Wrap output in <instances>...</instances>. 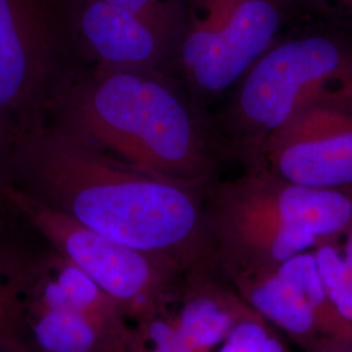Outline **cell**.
I'll list each match as a JSON object with an SVG mask.
<instances>
[{
    "label": "cell",
    "mask_w": 352,
    "mask_h": 352,
    "mask_svg": "<svg viewBox=\"0 0 352 352\" xmlns=\"http://www.w3.org/2000/svg\"><path fill=\"white\" fill-rule=\"evenodd\" d=\"M8 180L183 276L218 269L205 190L126 164L47 116L16 126Z\"/></svg>",
    "instance_id": "obj_1"
},
{
    "label": "cell",
    "mask_w": 352,
    "mask_h": 352,
    "mask_svg": "<svg viewBox=\"0 0 352 352\" xmlns=\"http://www.w3.org/2000/svg\"><path fill=\"white\" fill-rule=\"evenodd\" d=\"M47 118L126 164L202 190L225 162L210 111L173 74L85 68Z\"/></svg>",
    "instance_id": "obj_2"
},
{
    "label": "cell",
    "mask_w": 352,
    "mask_h": 352,
    "mask_svg": "<svg viewBox=\"0 0 352 352\" xmlns=\"http://www.w3.org/2000/svg\"><path fill=\"white\" fill-rule=\"evenodd\" d=\"M352 107V34L314 21L289 29L210 111L225 161L265 167L278 133L314 106Z\"/></svg>",
    "instance_id": "obj_3"
},
{
    "label": "cell",
    "mask_w": 352,
    "mask_h": 352,
    "mask_svg": "<svg viewBox=\"0 0 352 352\" xmlns=\"http://www.w3.org/2000/svg\"><path fill=\"white\" fill-rule=\"evenodd\" d=\"M204 199L221 270L277 267L352 227V188L302 187L266 167L217 177Z\"/></svg>",
    "instance_id": "obj_4"
},
{
    "label": "cell",
    "mask_w": 352,
    "mask_h": 352,
    "mask_svg": "<svg viewBox=\"0 0 352 352\" xmlns=\"http://www.w3.org/2000/svg\"><path fill=\"white\" fill-rule=\"evenodd\" d=\"M295 13L289 0H186L174 75L210 111L289 32Z\"/></svg>",
    "instance_id": "obj_5"
},
{
    "label": "cell",
    "mask_w": 352,
    "mask_h": 352,
    "mask_svg": "<svg viewBox=\"0 0 352 352\" xmlns=\"http://www.w3.org/2000/svg\"><path fill=\"white\" fill-rule=\"evenodd\" d=\"M76 0H0V118L19 126L46 118L85 69L76 42Z\"/></svg>",
    "instance_id": "obj_6"
},
{
    "label": "cell",
    "mask_w": 352,
    "mask_h": 352,
    "mask_svg": "<svg viewBox=\"0 0 352 352\" xmlns=\"http://www.w3.org/2000/svg\"><path fill=\"white\" fill-rule=\"evenodd\" d=\"M132 324L120 307L58 252L32 258L20 307L30 352H124Z\"/></svg>",
    "instance_id": "obj_7"
},
{
    "label": "cell",
    "mask_w": 352,
    "mask_h": 352,
    "mask_svg": "<svg viewBox=\"0 0 352 352\" xmlns=\"http://www.w3.org/2000/svg\"><path fill=\"white\" fill-rule=\"evenodd\" d=\"M0 199L47 240L54 251L88 274L132 325L157 312L188 277L84 226L10 180L0 182Z\"/></svg>",
    "instance_id": "obj_8"
},
{
    "label": "cell",
    "mask_w": 352,
    "mask_h": 352,
    "mask_svg": "<svg viewBox=\"0 0 352 352\" xmlns=\"http://www.w3.org/2000/svg\"><path fill=\"white\" fill-rule=\"evenodd\" d=\"M252 312L219 270L199 272L157 312L132 325L124 352H213Z\"/></svg>",
    "instance_id": "obj_9"
},
{
    "label": "cell",
    "mask_w": 352,
    "mask_h": 352,
    "mask_svg": "<svg viewBox=\"0 0 352 352\" xmlns=\"http://www.w3.org/2000/svg\"><path fill=\"white\" fill-rule=\"evenodd\" d=\"M265 167L309 188H352V107L314 106L273 140Z\"/></svg>",
    "instance_id": "obj_10"
},
{
    "label": "cell",
    "mask_w": 352,
    "mask_h": 352,
    "mask_svg": "<svg viewBox=\"0 0 352 352\" xmlns=\"http://www.w3.org/2000/svg\"><path fill=\"white\" fill-rule=\"evenodd\" d=\"M74 26L89 68L174 75L175 41L131 13L103 0H76Z\"/></svg>",
    "instance_id": "obj_11"
},
{
    "label": "cell",
    "mask_w": 352,
    "mask_h": 352,
    "mask_svg": "<svg viewBox=\"0 0 352 352\" xmlns=\"http://www.w3.org/2000/svg\"><path fill=\"white\" fill-rule=\"evenodd\" d=\"M241 299L278 331L307 352H327L315 311L299 286L277 267L221 272Z\"/></svg>",
    "instance_id": "obj_12"
},
{
    "label": "cell",
    "mask_w": 352,
    "mask_h": 352,
    "mask_svg": "<svg viewBox=\"0 0 352 352\" xmlns=\"http://www.w3.org/2000/svg\"><path fill=\"white\" fill-rule=\"evenodd\" d=\"M30 263L32 258L0 241V342H23L20 307Z\"/></svg>",
    "instance_id": "obj_13"
},
{
    "label": "cell",
    "mask_w": 352,
    "mask_h": 352,
    "mask_svg": "<svg viewBox=\"0 0 352 352\" xmlns=\"http://www.w3.org/2000/svg\"><path fill=\"white\" fill-rule=\"evenodd\" d=\"M314 253L330 302L337 314L352 325L351 266L327 240L321 241Z\"/></svg>",
    "instance_id": "obj_14"
},
{
    "label": "cell",
    "mask_w": 352,
    "mask_h": 352,
    "mask_svg": "<svg viewBox=\"0 0 352 352\" xmlns=\"http://www.w3.org/2000/svg\"><path fill=\"white\" fill-rule=\"evenodd\" d=\"M213 352H294L283 336L256 311L241 318Z\"/></svg>",
    "instance_id": "obj_15"
},
{
    "label": "cell",
    "mask_w": 352,
    "mask_h": 352,
    "mask_svg": "<svg viewBox=\"0 0 352 352\" xmlns=\"http://www.w3.org/2000/svg\"><path fill=\"white\" fill-rule=\"evenodd\" d=\"M157 28L177 43L184 28L186 0H103Z\"/></svg>",
    "instance_id": "obj_16"
},
{
    "label": "cell",
    "mask_w": 352,
    "mask_h": 352,
    "mask_svg": "<svg viewBox=\"0 0 352 352\" xmlns=\"http://www.w3.org/2000/svg\"><path fill=\"white\" fill-rule=\"evenodd\" d=\"M299 14L352 34V0H289Z\"/></svg>",
    "instance_id": "obj_17"
},
{
    "label": "cell",
    "mask_w": 352,
    "mask_h": 352,
    "mask_svg": "<svg viewBox=\"0 0 352 352\" xmlns=\"http://www.w3.org/2000/svg\"><path fill=\"white\" fill-rule=\"evenodd\" d=\"M16 126L0 118V182L11 176V158Z\"/></svg>",
    "instance_id": "obj_18"
},
{
    "label": "cell",
    "mask_w": 352,
    "mask_h": 352,
    "mask_svg": "<svg viewBox=\"0 0 352 352\" xmlns=\"http://www.w3.org/2000/svg\"><path fill=\"white\" fill-rule=\"evenodd\" d=\"M0 352H30L25 344L19 340L0 342Z\"/></svg>",
    "instance_id": "obj_19"
},
{
    "label": "cell",
    "mask_w": 352,
    "mask_h": 352,
    "mask_svg": "<svg viewBox=\"0 0 352 352\" xmlns=\"http://www.w3.org/2000/svg\"><path fill=\"white\" fill-rule=\"evenodd\" d=\"M333 352H352V346L351 347H344V349H340V350H337V351Z\"/></svg>",
    "instance_id": "obj_20"
}]
</instances>
